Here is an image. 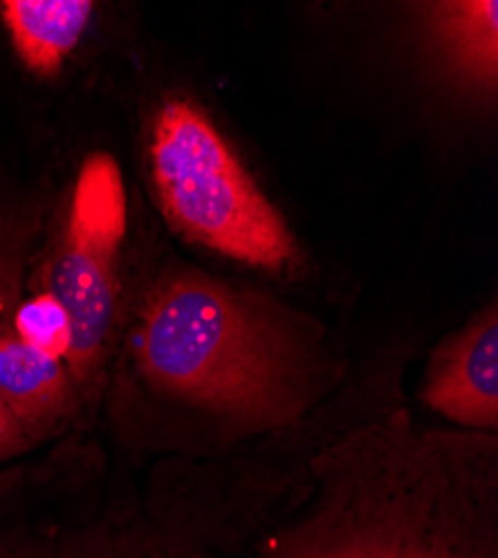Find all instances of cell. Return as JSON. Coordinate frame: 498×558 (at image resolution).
<instances>
[{"mask_svg":"<svg viewBox=\"0 0 498 558\" xmlns=\"http://www.w3.org/2000/svg\"><path fill=\"white\" fill-rule=\"evenodd\" d=\"M27 432L16 421V415L8 407V402L0 396V456H10L19 451L25 442Z\"/></svg>","mask_w":498,"mask_h":558,"instance_id":"cell-10","label":"cell"},{"mask_svg":"<svg viewBox=\"0 0 498 558\" xmlns=\"http://www.w3.org/2000/svg\"><path fill=\"white\" fill-rule=\"evenodd\" d=\"M16 338L34 351L63 360L72 347V322L65 306L48 291L27 300L14 319Z\"/></svg>","mask_w":498,"mask_h":558,"instance_id":"cell-9","label":"cell"},{"mask_svg":"<svg viewBox=\"0 0 498 558\" xmlns=\"http://www.w3.org/2000/svg\"><path fill=\"white\" fill-rule=\"evenodd\" d=\"M423 400L445 417L476 429L498 425V313L481 311L434 353Z\"/></svg>","mask_w":498,"mask_h":558,"instance_id":"cell-3","label":"cell"},{"mask_svg":"<svg viewBox=\"0 0 498 558\" xmlns=\"http://www.w3.org/2000/svg\"><path fill=\"white\" fill-rule=\"evenodd\" d=\"M355 558H432V556L412 547H385L374 551H357Z\"/></svg>","mask_w":498,"mask_h":558,"instance_id":"cell-11","label":"cell"},{"mask_svg":"<svg viewBox=\"0 0 498 558\" xmlns=\"http://www.w3.org/2000/svg\"><path fill=\"white\" fill-rule=\"evenodd\" d=\"M127 230V197L117 159L89 155L76 177L65 235L119 251Z\"/></svg>","mask_w":498,"mask_h":558,"instance_id":"cell-8","label":"cell"},{"mask_svg":"<svg viewBox=\"0 0 498 558\" xmlns=\"http://www.w3.org/2000/svg\"><path fill=\"white\" fill-rule=\"evenodd\" d=\"M150 166L161 210L181 235L246 266H293L297 246L284 217L193 99H170L155 114Z\"/></svg>","mask_w":498,"mask_h":558,"instance_id":"cell-2","label":"cell"},{"mask_svg":"<svg viewBox=\"0 0 498 558\" xmlns=\"http://www.w3.org/2000/svg\"><path fill=\"white\" fill-rule=\"evenodd\" d=\"M134 353L153 387L208 411L282 425L300 407V364L278 319L202 272L153 291Z\"/></svg>","mask_w":498,"mask_h":558,"instance_id":"cell-1","label":"cell"},{"mask_svg":"<svg viewBox=\"0 0 498 558\" xmlns=\"http://www.w3.org/2000/svg\"><path fill=\"white\" fill-rule=\"evenodd\" d=\"M425 36L459 85L494 97L498 78V3L449 0L425 8Z\"/></svg>","mask_w":498,"mask_h":558,"instance_id":"cell-5","label":"cell"},{"mask_svg":"<svg viewBox=\"0 0 498 558\" xmlns=\"http://www.w3.org/2000/svg\"><path fill=\"white\" fill-rule=\"evenodd\" d=\"M338 558H355V554H347V556H338Z\"/></svg>","mask_w":498,"mask_h":558,"instance_id":"cell-12","label":"cell"},{"mask_svg":"<svg viewBox=\"0 0 498 558\" xmlns=\"http://www.w3.org/2000/svg\"><path fill=\"white\" fill-rule=\"evenodd\" d=\"M117 257L93 244L65 238L52 268V295L72 322V347L65 357L78 385L93 380L108 351L117 315Z\"/></svg>","mask_w":498,"mask_h":558,"instance_id":"cell-4","label":"cell"},{"mask_svg":"<svg viewBox=\"0 0 498 558\" xmlns=\"http://www.w3.org/2000/svg\"><path fill=\"white\" fill-rule=\"evenodd\" d=\"M95 3L89 0H5L0 3L10 40L36 76H54L74 52Z\"/></svg>","mask_w":498,"mask_h":558,"instance_id":"cell-6","label":"cell"},{"mask_svg":"<svg viewBox=\"0 0 498 558\" xmlns=\"http://www.w3.org/2000/svg\"><path fill=\"white\" fill-rule=\"evenodd\" d=\"M0 396L25 432L45 427L72 404L70 371L61 360L0 333Z\"/></svg>","mask_w":498,"mask_h":558,"instance_id":"cell-7","label":"cell"}]
</instances>
